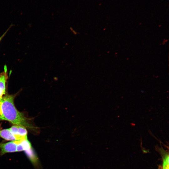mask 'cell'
Wrapping results in <instances>:
<instances>
[{
	"label": "cell",
	"instance_id": "1",
	"mask_svg": "<svg viewBox=\"0 0 169 169\" xmlns=\"http://www.w3.org/2000/svg\"><path fill=\"white\" fill-rule=\"evenodd\" d=\"M0 118L15 125L31 127L27 118L16 108L12 95H7L0 99Z\"/></svg>",
	"mask_w": 169,
	"mask_h": 169
},
{
	"label": "cell",
	"instance_id": "3",
	"mask_svg": "<svg viewBox=\"0 0 169 169\" xmlns=\"http://www.w3.org/2000/svg\"><path fill=\"white\" fill-rule=\"evenodd\" d=\"M0 137L7 140L13 141H19L27 138V137H23L13 134L8 129L0 131Z\"/></svg>",
	"mask_w": 169,
	"mask_h": 169
},
{
	"label": "cell",
	"instance_id": "4",
	"mask_svg": "<svg viewBox=\"0 0 169 169\" xmlns=\"http://www.w3.org/2000/svg\"><path fill=\"white\" fill-rule=\"evenodd\" d=\"M17 141L0 144V148L1 150L2 153L4 154L8 152L17 151Z\"/></svg>",
	"mask_w": 169,
	"mask_h": 169
},
{
	"label": "cell",
	"instance_id": "2",
	"mask_svg": "<svg viewBox=\"0 0 169 169\" xmlns=\"http://www.w3.org/2000/svg\"><path fill=\"white\" fill-rule=\"evenodd\" d=\"M4 71L0 74V99L5 94L6 84L8 78L7 66L5 65Z\"/></svg>",
	"mask_w": 169,
	"mask_h": 169
},
{
	"label": "cell",
	"instance_id": "7",
	"mask_svg": "<svg viewBox=\"0 0 169 169\" xmlns=\"http://www.w3.org/2000/svg\"><path fill=\"white\" fill-rule=\"evenodd\" d=\"M10 28H10H9L0 37V42L1 41V40H2V38L4 37V36L5 35V34L7 33V32L9 30Z\"/></svg>",
	"mask_w": 169,
	"mask_h": 169
},
{
	"label": "cell",
	"instance_id": "6",
	"mask_svg": "<svg viewBox=\"0 0 169 169\" xmlns=\"http://www.w3.org/2000/svg\"><path fill=\"white\" fill-rule=\"evenodd\" d=\"M162 169H169V156L166 155L163 159V163Z\"/></svg>",
	"mask_w": 169,
	"mask_h": 169
},
{
	"label": "cell",
	"instance_id": "8",
	"mask_svg": "<svg viewBox=\"0 0 169 169\" xmlns=\"http://www.w3.org/2000/svg\"><path fill=\"white\" fill-rule=\"evenodd\" d=\"M0 120H1V118H0Z\"/></svg>",
	"mask_w": 169,
	"mask_h": 169
},
{
	"label": "cell",
	"instance_id": "5",
	"mask_svg": "<svg viewBox=\"0 0 169 169\" xmlns=\"http://www.w3.org/2000/svg\"><path fill=\"white\" fill-rule=\"evenodd\" d=\"M8 129L13 135L23 137H27V131L25 127L23 126L15 125Z\"/></svg>",
	"mask_w": 169,
	"mask_h": 169
}]
</instances>
